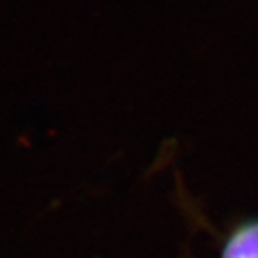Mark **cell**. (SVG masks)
<instances>
[{"label":"cell","instance_id":"6da1fadb","mask_svg":"<svg viewBox=\"0 0 258 258\" xmlns=\"http://www.w3.org/2000/svg\"><path fill=\"white\" fill-rule=\"evenodd\" d=\"M221 258H258V221L238 228L228 238Z\"/></svg>","mask_w":258,"mask_h":258}]
</instances>
